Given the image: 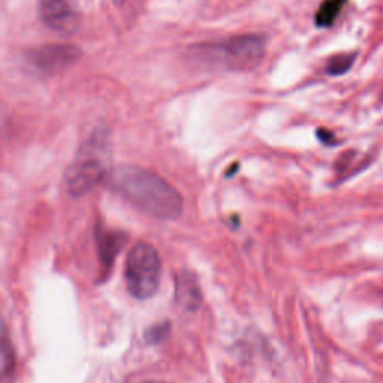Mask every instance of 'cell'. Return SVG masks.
<instances>
[{
    "instance_id": "6da1fadb",
    "label": "cell",
    "mask_w": 383,
    "mask_h": 383,
    "mask_svg": "<svg viewBox=\"0 0 383 383\" xmlns=\"http://www.w3.org/2000/svg\"><path fill=\"white\" fill-rule=\"evenodd\" d=\"M106 185L141 211L161 220H176L183 213V198L159 174L137 165H120L110 171Z\"/></svg>"
},
{
    "instance_id": "7a4b0ae2",
    "label": "cell",
    "mask_w": 383,
    "mask_h": 383,
    "mask_svg": "<svg viewBox=\"0 0 383 383\" xmlns=\"http://www.w3.org/2000/svg\"><path fill=\"white\" fill-rule=\"evenodd\" d=\"M110 163V146H108L106 133L95 132L82 147L77 157L69 165L65 174V185L69 195L81 198L90 194L96 186L106 181Z\"/></svg>"
},
{
    "instance_id": "3957f363",
    "label": "cell",
    "mask_w": 383,
    "mask_h": 383,
    "mask_svg": "<svg viewBox=\"0 0 383 383\" xmlns=\"http://www.w3.org/2000/svg\"><path fill=\"white\" fill-rule=\"evenodd\" d=\"M195 57L205 65L216 68L243 72L252 71L261 65L265 56V40L257 35H241L223 43L201 44L192 48Z\"/></svg>"
},
{
    "instance_id": "277c9868",
    "label": "cell",
    "mask_w": 383,
    "mask_h": 383,
    "mask_svg": "<svg viewBox=\"0 0 383 383\" xmlns=\"http://www.w3.org/2000/svg\"><path fill=\"white\" fill-rule=\"evenodd\" d=\"M162 261L159 252L148 243L132 247L124 265V279L129 292L138 299L152 298L159 289Z\"/></svg>"
},
{
    "instance_id": "5b68a950",
    "label": "cell",
    "mask_w": 383,
    "mask_h": 383,
    "mask_svg": "<svg viewBox=\"0 0 383 383\" xmlns=\"http://www.w3.org/2000/svg\"><path fill=\"white\" fill-rule=\"evenodd\" d=\"M38 12L48 29L69 36L80 27V12L75 0H38Z\"/></svg>"
},
{
    "instance_id": "8992f818",
    "label": "cell",
    "mask_w": 383,
    "mask_h": 383,
    "mask_svg": "<svg viewBox=\"0 0 383 383\" xmlns=\"http://www.w3.org/2000/svg\"><path fill=\"white\" fill-rule=\"evenodd\" d=\"M81 57V49L72 44L43 45L29 53L27 59L33 68L44 73H56L69 68Z\"/></svg>"
},
{
    "instance_id": "52a82bcc",
    "label": "cell",
    "mask_w": 383,
    "mask_h": 383,
    "mask_svg": "<svg viewBox=\"0 0 383 383\" xmlns=\"http://www.w3.org/2000/svg\"><path fill=\"white\" fill-rule=\"evenodd\" d=\"M176 299L181 309L195 312L202 303L201 289L194 274L181 272L176 281Z\"/></svg>"
},
{
    "instance_id": "ba28073f",
    "label": "cell",
    "mask_w": 383,
    "mask_h": 383,
    "mask_svg": "<svg viewBox=\"0 0 383 383\" xmlns=\"http://www.w3.org/2000/svg\"><path fill=\"white\" fill-rule=\"evenodd\" d=\"M124 241H126V237L119 232H110L105 237L99 238V255H101L104 265H113L114 257L119 253Z\"/></svg>"
},
{
    "instance_id": "9c48e42d",
    "label": "cell",
    "mask_w": 383,
    "mask_h": 383,
    "mask_svg": "<svg viewBox=\"0 0 383 383\" xmlns=\"http://www.w3.org/2000/svg\"><path fill=\"white\" fill-rule=\"evenodd\" d=\"M345 0H325L321 5L318 14H316V24L319 27L331 26L338 16L341 8H343Z\"/></svg>"
},
{
    "instance_id": "30bf717a",
    "label": "cell",
    "mask_w": 383,
    "mask_h": 383,
    "mask_svg": "<svg viewBox=\"0 0 383 383\" xmlns=\"http://www.w3.org/2000/svg\"><path fill=\"white\" fill-rule=\"evenodd\" d=\"M355 62V54H338L334 56L332 59L328 62V73L334 75H343L346 73L349 69H351V66Z\"/></svg>"
},
{
    "instance_id": "8fae6325",
    "label": "cell",
    "mask_w": 383,
    "mask_h": 383,
    "mask_svg": "<svg viewBox=\"0 0 383 383\" xmlns=\"http://www.w3.org/2000/svg\"><path fill=\"white\" fill-rule=\"evenodd\" d=\"M318 133H319L321 139H322V141H325V143H329V141H331V138H332V135H331V133H328L327 130H319Z\"/></svg>"
},
{
    "instance_id": "7c38bea8",
    "label": "cell",
    "mask_w": 383,
    "mask_h": 383,
    "mask_svg": "<svg viewBox=\"0 0 383 383\" xmlns=\"http://www.w3.org/2000/svg\"><path fill=\"white\" fill-rule=\"evenodd\" d=\"M114 2H115V3H117V5H121V3L124 2V0H114Z\"/></svg>"
}]
</instances>
